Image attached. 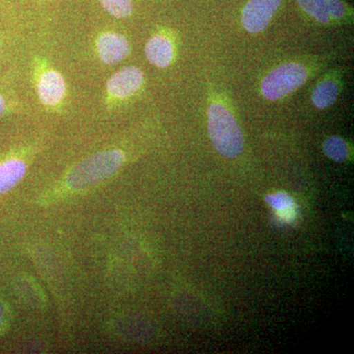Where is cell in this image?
<instances>
[{
  "label": "cell",
  "mask_w": 354,
  "mask_h": 354,
  "mask_svg": "<svg viewBox=\"0 0 354 354\" xmlns=\"http://www.w3.org/2000/svg\"><path fill=\"white\" fill-rule=\"evenodd\" d=\"M308 78L304 65L290 62L277 67L263 79L261 91L265 99L279 101L301 87Z\"/></svg>",
  "instance_id": "3957f363"
},
{
  "label": "cell",
  "mask_w": 354,
  "mask_h": 354,
  "mask_svg": "<svg viewBox=\"0 0 354 354\" xmlns=\"http://www.w3.org/2000/svg\"><path fill=\"white\" fill-rule=\"evenodd\" d=\"M145 55L151 64L160 68H165L169 66L174 59V46L169 39L157 35L149 39L146 44Z\"/></svg>",
  "instance_id": "9c48e42d"
},
{
  "label": "cell",
  "mask_w": 354,
  "mask_h": 354,
  "mask_svg": "<svg viewBox=\"0 0 354 354\" xmlns=\"http://www.w3.org/2000/svg\"><path fill=\"white\" fill-rule=\"evenodd\" d=\"M124 153L120 150H109L95 153L82 160L69 172L67 186L71 190H84L101 183L123 165Z\"/></svg>",
  "instance_id": "7a4b0ae2"
},
{
  "label": "cell",
  "mask_w": 354,
  "mask_h": 354,
  "mask_svg": "<svg viewBox=\"0 0 354 354\" xmlns=\"http://www.w3.org/2000/svg\"><path fill=\"white\" fill-rule=\"evenodd\" d=\"M65 88L66 86L62 74L55 70L44 72L39 81V99L46 106H57L64 99Z\"/></svg>",
  "instance_id": "ba28073f"
},
{
  "label": "cell",
  "mask_w": 354,
  "mask_h": 354,
  "mask_svg": "<svg viewBox=\"0 0 354 354\" xmlns=\"http://www.w3.org/2000/svg\"><path fill=\"white\" fill-rule=\"evenodd\" d=\"M323 150L325 155L337 162H342L348 156V148L344 140L332 136L324 142Z\"/></svg>",
  "instance_id": "7c38bea8"
},
{
  "label": "cell",
  "mask_w": 354,
  "mask_h": 354,
  "mask_svg": "<svg viewBox=\"0 0 354 354\" xmlns=\"http://www.w3.org/2000/svg\"><path fill=\"white\" fill-rule=\"evenodd\" d=\"M26 169L25 162L16 158L0 165V194L12 189L25 176Z\"/></svg>",
  "instance_id": "30bf717a"
},
{
  "label": "cell",
  "mask_w": 354,
  "mask_h": 354,
  "mask_svg": "<svg viewBox=\"0 0 354 354\" xmlns=\"http://www.w3.org/2000/svg\"><path fill=\"white\" fill-rule=\"evenodd\" d=\"M6 111V102H4L3 97L0 95V116L3 114Z\"/></svg>",
  "instance_id": "2e32d148"
},
{
  "label": "cell",
  "mask_w": 354,
  "mask_h": 354,
  "mask_svg": "<svg viewBox=\"0 0 354 354\" xmlns=\"http://www.w3.org/2000/svg\"><path fill=\"white\" fill-rule=\"evenodd\" d=\"M339 93V86L334 81H323L314 88L313 93H312V102L319 109L329 108L337 101Z\"/></svg>",
  "instance_id": "8fae6325"
},
{
  "label": "cell",
  "mask_w": 354,
  "mask_h": 354,
  "mask_svg": "<svg viewBox=\"0 0 354 354\" xmlns=\"http://www.w3.org/2000/svg\"><path fill=\"white\" fill-rule=\"evenodd\" d=\"M283 0H249L241 13V23L250 34L264 31Z\"/></svg>",
  "instance_id": "277c9868"
},
{
  "label": "cell",
  "mask_w": 354,
  "mask_h": 354,
  "mask_svg": "<svg viewBox=\"0 0 354 354\" xmlns=\"http://www.w3.org/2000/svg\"><path fill=\"white\" fill-rule=\"evenodd\" d=\"M305 13L322 24L332 20H342L348 12L342 0H297Z\"/></svg>",
  "instance_id": "8992f818"
},
{
  "label": "cell",
  "mask_w": 354,
  "mask_h": 354,
  "mask_svg": "<svg viewBox=\"0 0 354 354\" xmlns=\"http://www.w3.org/2000/svg\"><path fill=\"white\" fill-rule=\"evenodd\" d=\"M4 318H6V308H4L3 304L0 301V328L3 325Z\"/></svg>",
  "instance_id": "9a60e30c"
},
{
  "label": "cell",
  "mask_w": 354,
  "mask_h": 354,
  "mask_svg": "<svg viewBox=\"0 0 354 354\" xmlns=\"http://www.w3.org/2000/svg\"><path fill=\"white\" fill-rule=\"evenodd\" d=\"M266 201L276 211L285 212V213H288V211H290L295 207L292 198L285 192L269 195V196L266 197Z\"/></svg>",
  "instance_id": "5bb4252c"
},
{
  "label": "cell",
  "mask_w": 354,
  "mask_h": 354,
  "mask_svg": "<svg viewBox=\"0 0 354 354\" xmlns=\"http://www.w3.org/2000/svg\"><path fill=\"white\" fill-rule=\"evenodd\" d=\"M101 3L111 16L118 19L131 15L132 0H101Z\"/></svg>",
  "instance_id": "4fadbf2b"
},
{
  "label": "cell",
  "mask_w": 354,
  "mask_h": 354,
  "mask_svg": "<svg viewBox=\"0 0 354 354\" xmlns=\"http://www.w3.org/2000/svg\"><path fill=\"white\" fill-rule=\"evenodd\" d=\"M209 139L221 155L228 158L239 157L243 151V134L239 123L225 106L213 104L208 111Z\"/></svg>",
  "instance_id": "6da1fadb"
},
{
  "label": "cell",
  "mask_w": 354,
  "mask_h": 354,
  "mask_svg": "<svg viewBox=\"0 0 354 354\" xmlns=\"http://www.w3.org/2000/svg\"><path fill=\"white\" fill-rule=\"evenodd\" d=\"M97 53L104 64L111 65L122 62L130 53L127 39L116 32H104L97 38Z\"/></svg>",
  "instance_id": "52a82bcc"
},
{
  "label": "cell",
  "mask_w": 354,
  "mask_h": 354,
  "mask_svg": "<svg viewBox=\"0 0 354 354\" xmlns=\"http://www.w3.org/2000/svg\"><path fill=\"white\" fill-rule=\"evenodd\" d=\"M143 82L144 74L141 69L135 66L123 67L109 78L106 88L111 97L125 99L136 94Z\"/></svg>",
  "instance_id": "5b68a950"
}]
</instances>
